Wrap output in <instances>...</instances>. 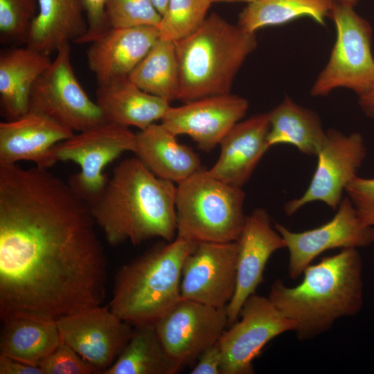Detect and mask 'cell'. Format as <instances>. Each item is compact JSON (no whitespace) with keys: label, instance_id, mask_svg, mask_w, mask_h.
Instances as JSON below:
<instances>
[{"label":"cell","instance_id":"1","mask_svg":"<svg viewBox=\"0 0 374 374\" xmlns=\"http://www.w3.org/2000/svg\"><path fill=\"white\" fill-rule=\"evenodd\" d=\"M89 205L37 166L0 165V317L57 321L101 305L107 261Z\"/></svg>","mask_w":374,"mask_h":374},{"label":"cell","instance_id":"2","mask_svg":"<svg viewBox=\"0 0 374 374\" xmlns=\"http://www.w3.org/2000/svg\"><path fill=\"white\" fill-rule=\"evenodd\" d=\"M176 184L154 175L136 157L121 161L101 195L89 205L107 242L139 245L176 238Z\"/></svg>","mask_w":374,"mask_h":374},{"label":"cell","instance_id":"3","mask_svg":"<svg viewBox=\"0 0 374 374\" xmlns=\"http://www.w3.org/2000/svg\"><path fill=\"white\" fill-rule=\"evenodd\" d=\"M302 281L288 287L278 279L269 299L295 323L298 339H311L342 317L357 314L363 306V264L357 248H345L304 270Z\"/></svg>","mask_w":374,"mask_h":374},{"label":"cell","instance_id":"4","mask_svg":"<svg viewBox=\"0 0 374 374\" xmlns=\"http://www.w3.org/2000/svg\"><path fill=\"white\" fill-rule=\"evenodd\" d=\"M174 44L179 75L177 100L185 103L231 93L233 79L257 40L255 33L213 12L194 33Z\"/></svg>","mask_w":374,"mask_h":374},{"label":"cell","instance_id":"5","mask_svg":"<svg viewBox=\"0 0 374 374\" xmlns=\"http://www.w3.org/2000/svg\"><path fill=\"white\" fill-rule=\"evenodd\" d=\"M197 244L175 238L122 266L109 309L133 326L155 324L181 299L182 265Z\"/></svg>","mask_w":374,"mask_h":374},{"label":"cell","instance_id":"6","mask_svg":"<svg viewBox=\"0 0 374 374\" xmlns=\"http://www.w3.org/2000/svg\"><path fill=\"white\" fill-rule=\"evenodd\" d=\"M241 187L201 168L176 185V238L195 242L237 241L247 215Z\"/></svg>","mask_w":374,"mask_h":374},{"label":"cell","instance_id":"7","mask_svg":"<svg viewBox=\"0 0 374 374\" xmlns=\"http://www.w3.org/2000/svg\"><path fill=\"white\" fill-rule=\"evenodd\" d=\"M337 37L329 61L315 80L310 93L328 95L344 87L359 96L374 85V58L371 51L372 29L353 7L335 1L330 14Z\"/></svg>","mask_w":374,"mask_h":374},{"label":"cell","instance_id":"8","mask_svg":"<svg viewBox=\"0 0 374 374\" xmlns=\"http://www.w3.org/2000/svg\"><path fill=\"white\" fill-rule=\"evenodd\" d=\"M136 134L129 127L106 122L74 134L51 150L55 163L73 161L80 171L68 182L89 205L103 192L109 179L105 168L125 152H134Z\"/></svg>","mask_w":374,"mask_h":374},{"label":"cell","instance_id":"9","mask_svg":"<svg viewBox=\"0 0 374 374\" xmlns=\"http://www.w3.org/2000/svg\"><path fill=\"white\" fill-rule=\"evenodd\" d=\"M28 111L44 115L73 132L107 122L97 103L90 99L74 73L70 42L57 50L51 65L35 83Z\"/></svg>","mask_w":374,"mask_h":374},{"label":"cell","instance_id":"10","mask_svg":"<svg viewBox=\"0 0 374 374\" xmlns=\"http://www.w3.org/2000/svg\"><path fill=\"white\" fill-rule=\"evenodd\" d=\"M240 321L217 341L222 353L221 374H252L253 360L271 340L288 331L295 323L285 317L269 297L250 296L242 305Z\"/></svg>","mask_w":374,"mask_h":374},{"label":"cell","instance_id":"11","mask_svg":"<svg viewBox=\"0 0 374 374\" xmlns=\"http://www.w3.org/2000/svg\"><path fill=\"white\" fill-rule=\"evenodd\" d=\"M366 155V148L359 133L347 135L335 130L327 131L325 143L317 154V166L308 188L301 197L285 205V213L292 215L313 202H322L337 210L343 192L357 176Z\"/></svg>","mask_w":374,"mask_h":374},{"label":"cell","instance_id":"12","mask_svg":"<svg viewBox=\"0 0 374 374\" xmlns=\"http://www.w3.org/2000/svg\"><path fill=\"white\" fill-rule=\"evenodd\" d=\"M229 324L226 307L181 299L155 323L168 354L181 367L193 364L218 341Z\"/></svg>","mask_w":374,"mask_h":374},{"label":"cell","instance_id":"13","mask_svg":"<svg viewBox=\"0 0 374 374\" xmlns=\"http://www.w3.org/2000/svg\"><path fill=\"white\" fill-rule=\"evenodd\" d=\"M56 323L62 340L101 374L118 357L134 329L109 305L91 308Z\"/></svg>","mask_w":374,"mask_h":374},{"label":"cell","instance_id":"14","mask_svg":"<svg viewBox=\"0 0 374 374\" xmlns=\"http://www.w3.org/2000/svg\"><path fill=\"white\" fill-rule=\"evenodd\" d=\"M237 254V241L199 242L182 265L181 298L226 307L236 287Z\"/></svg>","mask_w":374,"mask_h":374},{"label":"cell","instance_id":"15","mask_svg":"<svg viewBox=\"0 0 374 374\" xmlns=\"http://www.w3.org/2000/svg\"><path fill=\"white\" fill-rule=\"evenodd\" d=\"M335 216L320 226L294 232L275 222L289 251L288 274L296 279L312 260L323 252L340 248L364 247L373 243L372 228L364 226L350 199H342Z\"/></svg>","mask_w":374,"mask_h":374},{"label":"cell","instance_id":"16","mask_svg":"<svg viewBox=\"0 0 374 374\" xmlns=\"http://www.w3.org/2000/svg\"><path fill=\"white\" fill-rule=\"evenodd\" d=\"M248 107V101L239 96H213L170 106L161 123L177 136H188L201 150L209 152L245 116Z\"/></svg>","mask_w":374,"mask_h":374},{"label":"cell","instance_id":"17","mask_svg":"<svg viewBox=\"0 0 374 374\" xmlns=\"http://www.w3.org/2000/svg\"><path fill=\"white\" fill-rule=\"evenodd\" d=\"M237 280L233 296L226 306L229 324L235 323L247 299L263 282V272L271 256L285 248V242L271 225L265 208H256L247 215L237 240Z\"/></svg>","mask_w":374,"mask_h":374},{"label":"cell","instance_id":"18","mask_svg":"<svg viewBox=\"0 0 374 374\" xmlns=\"http://www.w3.org/2000/svg\"><path fill=\"white\" fill-rule=\"evenodd\" d=\"M75 133L53 119L28 111L22 116L0 123V165L32 161L48 169L55 164L54 145Z\"/></svg>","mask_w":374,"mask_h":374},{"label":"cell","instance_id":"19","mask_svg":"<svg viewBox=\"0 0 374 374\" xmlns=\"http://www.w3.org/2000/svg\"><path fill=\"white\" fill-rule=\"evenodd\" d=\"M159 37L157 26H141L109 28L90 43L87 61L98 85L128 77Z\"/></svg>","mask_w":374,"mask_h":374},{"label":"cell","instance_id":"20","mask_svg":"<svg viewBox=\"0 0 374 374\" xmlns=\"http://www.w3.org/2000/svg\"><path fill=\"white\" fill-rule=\"evenodd\" d=\"M268 113L253 115L238 122L223 138L216 162L207 170L216 179L241 187L247 182L269 148Z\"/></svg>","mask_w":374,"mask_h":374},{"label":"cell","instance_id":"21","mask_svg":"<svg viewBox=\"0 0 374 374\" xmlns=\"http://www.w3.org/2000/svg\"><path fill=\"white\" fill-rule=\"evenodd\" d=\"M51 62L48 55L27 46L1 51L0 107L6 121L17 119L28 112L33 87Z\"/></svg>","mask_w":374,"mask_h":374},{"label":"cell","instance_id":"22","mask_svg":"<svg viewBox=\"0 0 374 374\" xmlns=\"http://www.w3.org/2000/svg\"><path fill=\"white\" fill-rule=\"evenodd\" d=\"M96 96L107 122L140 130L161 121L170 107V102L143 91L128 77L98 85Z\"/></svg>","mask_w":374,"mask_h":374},{"label":"cell","instance_id":"23","mask_svg":"<svg viewBox=\"0 0 374 374\" xmlns=\"http://www.w3.org/2000/svg\"><path fill=\"white\" fill-rule=\"evenodd\" d=\"M134 153L154 175L176 185L202 168L198 155L161 123L136 133Z\"/></svg>","mask_w":374,"mask_h":374},{"label":"cell","instance_id":"24","mask_svg":"<svg viewBox=\"0 0 374 374\" xmlns=\"http://www.w3.org/2000/svg\"><path fill=\"white\" fill-rule=\"evenodd\" d=\"M87 28L80 0H38V12L26 46L50 55L65 43L77 44Z\"/></svg>","mask_w":374,"mask_h":374},{"label":"cell","instance_id":"25","mask_svg":"<svg viewBox=\"0 0 374 374\" xmlns=\"http://www.w3.org/2000/svg\"><path fill=\"white\" fill-rule=\"evenodd\" d=\"M1 320L0 355L39 365L62 340L54 321L23 316Z\"/></svg>","mask_w":374,"mask_h":374},{"label":"cell","instance_id":"26","mask_svg":"<svg viewBox=\"0 0 374 374\" xmlns=\"http://www.w3.org/2000/svg\"><path fill=\"white\" fill-rule=\"evenodd\" d=\"M268 114L269 148L288 144L304 154L317 156L325 143L327 132L324 131L321 120L314 112L285 97Z\"/></svg>","mask_w":374,"mask_h":374},{"label":"cell","instance_id":"27","mask_svg":"<svg viewBox=\"0 0 374 374\" xmlns=\"http://www.w3.org/2000/svg\"><path fill=\"white\" fill-rule=\"evenodd\" d=\"M168 354L155 324L134 326L125 347L103 374H174L181 370Z\"/></svg>","mask_w":374,"mask_h":374},{"label":"cell","instance_id":"28","mask_svg":"<svg viewBox=\"0 0 374 374\" xmlns=\"http://www.w3.org/2000/svg\"><path fill=\"white\" fill-rule=\"evenodd\" d=\"M335 4V0H254L240 13L238 24L251 33L301 17L325 25V18L330 17Z\"/></svg>","mask_w":374,"mask_h":374},{"label":"cell","instance_id":"29","mask_svg":"<svg viewBox=\"0 0 374 374\" xmlns=\"http://www.w3.org/2000/svg\"><path fill=\"white\" fill-rule=\"evenodd\" d=\"M128 78L148 93L177 100L179 75L174 42L159 37Z\"/></svg>","mask_w":374,"mask_h":374},{"label":"cell","instance_id":"30","mask_svg":"<svg viewBox=\"0 0 374 374\" xmlns=\"http://www.w3.org/2000/svg\"><path fill=\"white\" fill-rule=\"evenodd\" d=\"M210 0H168L158 25L159 38L175 42L194 33L206 18Z\"/></svg>","mask_w":374,"mask_h":374},{"label":"cell","instance_id":"31","mask_svg":"<svg viewBox=\"0 0 374 374\" xmlns=\"http://www.w3.org/2000/svg\"><path fill=\"white\" fill-rule=\"evenodd\" d=\"M38 12V0H0V43L26 45Z\"/></svg>","mask_w":374,"mask_h":374},{"label":"cell","instance_id":"32","mask_svg":"<svg viewBox=\"0 0 374 374\" xmlns=\"http://www.w3.org/2000/svg\"><path fill=\"white\" fill-rule=\"evenodd\" d=\"M107 28L158 26L161 15L151 0H106Z\"/></svg>","mask_w":374,"mask_h":374},{"label":"cell","instance_id":"33","mask_svg":"<svg viewBox=\"0 0 374 374\" xmlns=\"http://www.w3.org/2000/svg\"><path fill=\"white\" fill-rule=\"evenodd\" d=\"M43 374H93L98 371L63 340L39 364Z\"/></svg>","mask_w":374,"mask_h":374},{"label":"cell","instance_id":"34","mask_svg":"<svg viewBox=\"0 0 374 374\" xmlns=\"http://www.w3.org/2000/svg\"><path fill=\"white\" fill-rule=\"evenodd\" d=\"M345 192L361 224L374 228V178L357 176L346 186Z\"/></svg>","mask_w":374,"mask_h":374},{"label":"cell","instance_id":"35","mask_svg":"<svg viewBox=\"0 0 374 374\" xmlns=\"http://www.w3.org/2000/svg\"><path fill=\"white\" fill-rule=\"evenodd\" d=\"M86 19L88 28L86 34L77 44H90L108 28L105 18L106 0H80Z\"/></svg>","mask_w":374,"mask_h":374},{"label":"cell","instance_id":"36","mask_svg":"<svg viewBox=\"0 0 374 374\" xmlns=\"http://www.w3.org/2000/svg\"><path fill=\"white\" fill-rule=\"evenodd\" d=\"M192 374H221L222 353L217 343L206 348L199 357Z\"/></svg>","mask_w":374,"mask_h":374},{"label":"cell","instance_id":"37","mask_svg":"<svg viewBox=\"0 0 374 374\" xmlns=\"http://www.w3.org/2000/svg\"><path fill=\"white\" fill-rule=\"evenodd\" d=\"M0 374H43L39 365L0 355Z\"/></svg>","mask_w":374,"mask_h":374},{"label":"cell","instance_id":"38","mask_svg":"<svg viewBox=\"0 0 374 374\" xmlns=\"http://www.w3.org/2000/svg\"><path fill=\"white\" fill-rule=\"evenodd\" d=\"M359 105L368 116L374 118V85L366 93L359 96Z\"/></svg>","mask_w":374,"mask_h":374},{"label":"cell","instance_id":"39","mask_svg":"<svg viewBox=\"0 0 374 374\" xmlns=\"http://www.w3.org/2000/svg\"><path fill=\"white\" fill-rule=\"evenodd\" d=\"M151 1L153 3L156 9L160 13V15H162L167 8L168 0H151Z\"/></svg>","mask_w":374,"mask_h":374},{"label":"cell","instance_id":"40","mask_svg":"<svg viewBox=\"0 0 374 374\" xmlns=\"http://www.w3.org/2000/svg\"><path fill=\"white\" fill-rule=\"evenodd\" d=\"M335 1H337L338 3H341V4H343V5L347 6H350V7H353V8L355 6V5L358 1V0H335Z\"/></svg>","mask_w":374,"mask_h":374},{"label":"cell","instance_id":"41","mask_svg":"<svg viewBox=\"0 0 374 374\" xmlns=\"http://www.w3.org/2000/svg\"><path fill=\"white\" fill-rule=\"evenodd\" d=\"M211 2H215V1H246L248 3L251 2L254 0H210Z\"/></svg>","mask_w":374,"mask_h":374},{"label":"cell","instance_id":"42","mask_svg":"<svg viewBox=\"0 0 374 374\" xmlns=\"http://www.w3.org/2000/svg\"><path fill=\"white\" fill-rule=\"evenodd\" d=\"M371 233H372V240H373V242H374V228H372V229H371Z\"/></svg>","mask_w":374,"mask_h":374}]
</instances>
